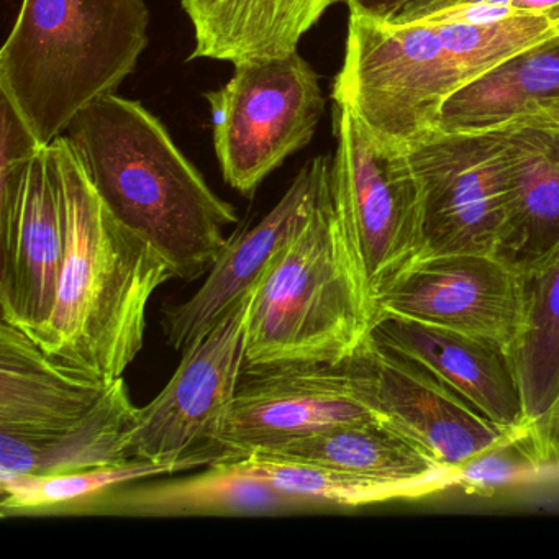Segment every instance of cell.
Wrapping results in <instances>:
<instances>
[{"label": "cell", "instance_id": "6da1fadb", "mask_svg": "<svg viewBox=\"0 0 559 559\" xmlns=\"http://www.w3.org/2000/svg\"><path fill=\"white\" fill-rule=\"evenodd\" d=\"M349 9L333 103L376 136L405 146L437 129L444 104L507 58L559 35L535 15L497 21L392 22Z\"/></svg>", "mask_w": 559, "mask_h": 559}, {"label": "cell", "instance_id": "7a4b0ae2", "mask_svg": "<svg viewBox=\"0 0 559 559\" xmlns=\"http://www.w3.org/2000/svg\"><path fill=\"white\" fill-rule=\"evenodd\" d=\"M48 148L63 194L67 253L50 322L34 340L57 361L117 381L142 352L153 294L176 273L110 214L67 136Z\"/></svg>", "mask_w": 559, "mask_h": 559}, {"label": "cell", "instance_id": "3957f363", "mask_svg": "<svg viewBox=\"0 0 559 559\" xmlns=\"http://www.w3.org/2000/svg\"><path fill=\"white\" fill-rule=\"evenodd\" d=\"M68 142L110 214L171 264L176 280L204 276L224 253L238 214L209 188L162 120L109 94L78 114Z\"/></svg>", "mask_w": 559, "mask_h": 559}, {"label": "cell", "instance_id": "277c9868", "mask_svg": "<svg viewBox=\"0 0 559 559\" xmlns=\"http://www.w3.org/2000/svg\"><path fill=\"white\" fill-rule=\"evenodd\" d=\"M148 25L145 0H22L0 51V94L48 146L135 71Z\"/></svg>", "mask_w": 559, "mask_h": 559}, {"label": "cell", "instance_id": "5b68a950", "mask_svg": "<svg viewBox=\"0 0 559 559\" xmlns=\"http://www.w3.org/2000/svg\"><path fill=\"white\" fill-rule=\"evenodd\" d=\"M374 322V306L330 185L254 287L245 368L338 365L359 352Z\"/></svg>", "mask_w": 559, "mask_h": 559}, {"label": "cell", "instance_id": "8992f818", "mask_svg": "<svg viewBox=\"0 0 559 559\" xmlns=\"http://www.w3.org/2000/svg\"><path fill=\"white\" fill-rule=\"evenodd\" d=\"M332 194L374 310L421 258V204L407 146L376 136L355 114L333 107Z\"/></svg>", "mask_w": 559, "mask_h": 559}, {"label": "cell", "instance_id": "52a82bcc", "mask_svg": "<svg viewBox=\"0 0 559 559\" xmlns=\"http://www.w3.org/2000/svg\"><path fill=\"white\" fill-rule=\"evenodd\" d=\"M204 97L222 175L245 198L312 142L325 110L319 76L297 51L241 61L225 86Z\"/></svg>", "mask_w": 559, "mask_h": 559}, {"label": "cell", "instance_id": "ba28073f", "mask_svg": "<svg viewBox=\"0 0 559 559\" xmlns=\"http://www.w3.org/2000/svg\"><path fill=\"white\" fill-rule=\"evenodd\" d=\"M405 146L420 189V260L499 254L512 202L503 130L433 129Z\"/></svg>", "mask_w": 559, "mask_h": 559}, {"label": "cell", "instance_id": "9c48e42d", "mask_svg": "<svg viewBox=\"0 0 559 559\" xmlns=\"http://www.w3.org/2000/svg\"><path fill=\"white\" fill-rule=\"evenodd\" d=\"M254 287L182 352L181 365L165 389L139 408L129 441L132 460L168 464L178 473L224 461L221 435L243 374Z\"/></svg>", "mask_w": 559, "mask_h": 559}, {"label": "cell", "instance_id": "30bf717a", "mask_svg": "<svg viewBox=\"0 0 559 559\" xmlns=\"http://www.w3.org/2000/svg\"><path fill=\"white\" fill-rule=\"evenodd\" d=\"M365 421H382V417L361 352L338 365L245 368L221 448L224 461L238 460Z\"/></svg>", "mask_w": 559, "mask_h": 559}, {"label": "cell", "instance_id": "8fae6325", "mask_svg": "<svg viewBox=\"0 0 559 559\" xmlns=\"http://www.w3.org/2000/svg\"><path fill=\"white\" fill-rule=\"evenodd\" d=\"M388 316L490 340L509 352L522 329L523 273L499 254L425 258L379 299L376 320Z\"/></svg>", "mask_w": 559, "mask_h": 559}, {"label": "cell", "instance_id": "7c38bea8", "mask_svg": "<svg viewBox=\"0 0 559 559\" xmlns=\"http://www.w3.org/2000/svg\"><path fill=\"white\" fill-rule=\"evenodd\" d=\"M67 253L63 194L50 148L32 159L21 191L0 204L2 320L37 338L50 322Z\"/></svg>", "mask_w": 559, "mask_h": 559}, {"label": "cell", "instance_id": "4fadbf2b", "mask_svg": "<svg viewBox=\"0 0 559 559\" xmlns=\"http://www.w3.org/2000/svg\"><path fill=\"white\" fill-rule=\"evenodd\" d=\"M359 352L371 376L382 424L443 466L457 469L473 457L523 437L484 417L430 369L371 335Z\"/></svg>", "mask_w": 559, "mask_h": 559}, {"label": "cell", "instance_id": "5bb4252c", "mask_svg": "<svg viewBox=\"0 0 559 559\" xmlns=\"http://www.w3.org/2000/svg\"><path fill=\"white\" fill-rule=\"evenodd\" d=\"M332 185V159L317 156L297 173L281 201L254 227L228 237V245L198 293L165 309L163 330L176 352L211 332L258 283L293 241Z\"/></svg>", "mask_w": 559, "mask_h": 559}, {"label": "cell", "instance_id": "9a60e30c", "mask_svg": "<svg viewBox=\"0 0 559 559\" xmlns=\"http://www.w3.org/2000/svg\"><path fill=\"white\" fill-rule=\"evenodd\" d=\"M326 509L309 497L284 492L234 461H218L194 476L140 480L104 490L61 509L57 515L186 516L289 515Z\"/></svg>", "mask_w": 559, "mask_h": 559}, {"label": "cell", "instance_id": "2e32d148", "mask_svg": "<svg viewBox=\"0 0 559 559\" xmlns=\"http://www.w3.org/2000/svg\"><path fill=\"white\" fill-rule=\"evenodd\" d=\"M376 342L404 353L463 395L484 417L513 435L533 430L509 352L490 340L401 317H381Z\"/></svg>", "mask_w": 559, "mask_h": 559}, {"label": "cell", "instance_id": "e0dca14e", "mask_svg": "<svg viewBox=\"0 0 559 559\" xmlns=\"http://www.w3.org/2000/svg\"><path fill=\"white\" fill-rule=\"evenodd\" d=\"M114 382L57 361L24 330L0 319V435L40 438L70 430Z\"/></svg>", "mask_w": 559, "mask_h": 559}, {"label": "cell", "instance_id": "ac0fdd59", "mask_svg": "<svg viewBox=\"0 0 559 559\" xmlns=\"http://www.w3.org/2000/svg\"><path fill=\"white\" fill-rule=\"evenodd\" d=\"M500 129L512 202L499 257L523 273L559 243V122L530 116Z\"/></svg>", "mask_w": 559, "mask_h": 559}, {"label": "cell", "instance_id": "d6986e66", "mask_svg": "<svg viewBox=\"0 0 559 559\" xmlns=\"http://www.w3.org/2000/svg\"><path fill=\"white\" fill-rule=\"evenodd\" d=\"M346 0H181L194 27L189 60L286 57L332 5Z\"/></svg>", "mask_w": 559, "mask_h": 559}, {"label": "cell", "instance_id": "ffe728a7", "mask_svg": "<svg viewBox=\"0 0 559 559\" xmlns=\"http://www.w3.org/2000/svg\"><path fill=\"white\" fill-rule=\"evenodd\" d=\"M254 453L322 464L382 483L424 487L430 492L456 486V469L438 463L382 421L345 425Z\"/></svg>", "mask_w": 559, "mask_h": 559}, {"label": "cell", "instance_id": "44dd1931", "mask_svg": "<svg viewBox=\"0 0 559 559\" xmlns=\"http://www.w3.org/2000/svg\"><path fill=\"white\" fill-rule=\"evenodd\" d=\"M509 356L530 427L559 451V243L523 271L522 329Z\"/></svg>", "mask_w": 559, "mask_h": 559}, {"label": "cell", "instance_id": "7402d4cb", "mask_svg": "<svg viewBox=\"0 0 559 559\" xmlns=\"http://www.w3.org/2000/svg\"><path fill=\"white\" fill-rule=\"evenodd\" d=\"M139 408L120 378L103 402L70 430L40 438L0 435V476H48L132 460L129 441L139 421Z\"/></svg>", "mask_w": 559, "mask_h": 559}, {"label": "cell", "instance_id": "603a6c76", "mask_svg": "<svg viewBox=\"0 0 559 559\" xmlns=\"http://www.w3.org/2000/svg\"><path fill=\"white\" fill-rule=\"evenodd\" d=\"M559 99V35L503 60L454 94L437 129H499Z\"/></svg>", "mask_w": 559, "mask_h": 559}, {"label": "cell", "instance_id": "cb8c5ba5", "mask_svg": "<svg viewBox=\"0 0 559 559\" xmlns=\"http://www.w3.org/2000/svg\"><path fill=\"white\" fill-rule=\"evenodd\" d=\"M178 473L168 464L148 460H129L110 466L74 473L8 474L0 476L2 516L57 515L71 503L97 496L104 490L140 480L158 479Z\"/></svg>", "mask_w": 559, "mask_h": 559}, {"label": "cell", "instance_id": "d4e9b609", "mask_svg": "<svg viewBox=\"0 0 559 559\" xmlns=\"http://www.w3.org/2000/svg\"><path fill=\"white\" fill-rule=\"evenodd\" d=\"M248 473L270 480L284 492L309 497L329 507H361L385 500L408 499V497L431 493L424 487L405 484L382 483L371 477L346 473L322 464L306 461L283 460L251 453L230 460Z\"/></svg>", "mask_w": 559, "mask_h": 559}, {"label": "cell", "instance_id": "484cf974", "mask_svg": "<svg viewBox=\"0 0 559 559\" xmlns=\"http://www.w3.org/2000/svg\"><path fill=\"white\" fill-rule=\"evenodd\" d=\"M559 453L536 431L499 444L456 469V486L476 490H496L528 483L538 476Z\"/></svg>", "mask_w": 559, "mask_h": 559}, {"label": "cell", "instance_id": "4316f807", "mask_svg": "<svg viewBox=\"0 0 559 559\" xmlns=\"http://www.w3.org/2000/svg\"><path fill=\"white\" fill-rule=\"evenodd\" d=\"M513 15H535L559 22V0H415L392 22H486ZM388 21V19H385Z\"/></svg>", "mask_w": 559, "mask_h": 559}, {"label": "cell", "instance_id": "83f0119b", "mask_svg": "<svg viewBox=\"0 0 559 559\" xmlns=\"http://www.w3.org/2000/svg\"><path fill=\"white\" fill-rule=\"evenodd\" d=\"M415 0H346V4L361 9L368 14L379 19H394L399 12L404 11Z\"/></svg>", "mask_w": 559, "mask_h": 559}, {"label": "cell", "instance_id": "f1b7e54d", "mask_svg": "<svg viewBox=\"0 0 559 559\" xmlns=\"http://www.w3.org/2000/svg\"><path fill=\"white\" fill-rule=\"evenodd\" d=\"M532 116L545 117V119L555 120V122H559V99L546 104L545 107H542V109H539L538 112L532 114Z\"/></svg>", "mask_w": 559, "mask_h": 559}, {"label": "cell", "instance_id": "f546056e", "mask_svg": "<svg viewBox=\"0 0 559 559\" xmlns=\"http://www.w3.org/2000/svg\"><path fill=\"white\" fill-rule=\"evenodd\" d=\"M556 443H558L559 447V417H558V424H556Z\"/></svg>", "mask_w": 559, "mask_h": 559}]
</instances>
